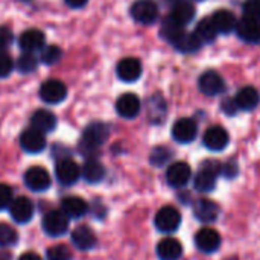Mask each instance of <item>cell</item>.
<instances>
[{
	"instance_id": "obj_1",
	"label": "cell",
	"mask_w": 260,
	"mask_h": 260,
	"mask_svg": "<svg viewBox=\"0 0 260 260\" xmlns=\"http://www.w3.org/2000/svg\"><path fill=\"white\" fill-rule=\"evenodd\" d=\"M108 126L102 122H93L90 123L84 133H82V137H81V151L82 154H90V152H94L98 151L104 143L105 140L108 139Z\"/></svg>"
},
{
	"instance_id": "obj_2",
	"label": "cell",
	"mask_w": 260,
	"mask_h": 260,
	"mask_svg": "<svg viewBox=\"0 0 260 260\" xmlns=\"http://www.w3.org/2000/svg\"><path fill=\"white\" fill-rule=\"evenodd\" d=\"M221 174V165L216 161H206L198 171L193 180V186L198 192H212L216 186L218 175Z\"/></svg>"
},
{
	"instance_id": "obj_3",
	"label": "cell",
	"mask_w": 260,
	"mask_h": 260,
	"mask_svg": "<svg viewBox=\"0 0 260 260\" xmlns=\"http://www.w3.org/2000/svg\"><path fill=\"white\" fill-rule=\"evenodd\" d=\"M131 17L140 24H154L158 18V6L154 0H136L131 6Z\"/></svg>"
},
{
	"instance_id": "obj_4",
	"label": "cell",
	"mask_w": 260,
	"mask_h": 260,
	"mask_svg": "<svg viewBox=\"0 0 260 260\" xmlns=\"http://www.w3.org/2000/svg\"><path fill=\"white\" fill-rule=\"evenodd\" d=\"M154 224L163 233H174L181 224V213L174 206H165L157 212Z\"/></svg>"
},
{
	"instance_id": "obj_5",
	"label": "cell",
	"mask_w": 260,
	"mask_h": 260,
	"mask_svg": "<svg viewBox=\"0 0 260 260\" xmlns=\"http://www.w3.org/2000/svg\"><path fill=\"white\" fill-rule=\"evenodd\" d=\"M69 229V218L64 215L62 210H52L44 215L43 218V230L46 235L52 238L62 236Z\"/></svg>"
},
{
	"instance_id": "obj_6",
	"label": "cell",
	"mask_w": 260,
	"mask_h": 260,
	"mask_svg": "<svg viewBox=\"0 0 260 260\" xmlns=\"http://www.w3.org/2000/svg\"><path fill=\"white\" fill-rule=\"evenodd\" d=\"M55 175H56V180L62 186H72V184H75L79 180L81 168L72 158L64 157V158L58 160V163L55 166Z\"/></svg>"
},
{
	"instance_id": "obj_7",
	"label": "cell",
	"mask_w": 260,
	"mask_h": 260,
	"mask_svg": "<svg viewBox=\"0 0 260 260\" xmlns=\"http://www.w3.org/2000/svg\"><path fill=\"white\" fill-rule=\"evenodd\" d=\"M24 184L34 192H44L50 187V175L41 166H32L24 172Z\"/></svg>"
},
{
	"instance_id": "obj_8",
	"label": "cell",
	"mask_w": 260,
	"mask_h": 260,
	"mask_svg": "<svg viewBox=\"0 0 260 260\" xmlns=\"http://www.w3.org/2000/svg\"><path fill=\"white\" fill-rule=\"evenodd\" d=\"M198 87L201 90L203 94L206 96H218L222 94L225 90V82L222 79V76L215 72V70H209L206 73H203L198 79Z\"/></svg>"
},
{
	"instance_id": "obj_9",
	"label": "cell",
	"mask_w": 260,
	"mask_h": 260,
	"mask_svg": "<svg viewBox=\"0 0 260 260\" xmlns=\"http://www.w3.org/2000/svg\"><path fill=\"white\" fill-rule=\"evenodd\" d=\"M230 142V136L227 133V129H224L222 126L219 125H215V126H210L204 136H203V143L207 149L213 151V152H219V151H224L227 148Z\"/></svg>"
},
{
	"instance_id": "obj_10",
	"label": "cell",
	"mask_w": 260,
	"mask_h": 260,
	"mask_svg": "<svg viewBox=\"0 0 260 260\" xmlns=\"http://www.w3.org/2000/svg\"><path fill=\"white\" fill-rule=\"evenodd\" d=\"M67 88L66 85L58 79H47L40 87V98L47 104H59L66 99Z\"/></svg>"
},
{
	"instance_id": "obj_11",
	"label": "cell",
	"mask_w": 260,
	"mask_h": 260,
	"mask_svg": "<svg viewBox=\"0 0 260 260\" xmlns=\"http://www.w3.org/2000/svg\"><path fill=\"white\" fill-rule=\"evenodd\" d=\"M192 177L190 166L184 161H177L171 165L166 171V181L171 187L174 189H181L184 187Z\"/></svg>"
},
{
	"instance_id": "obj_12",
	"label": "cell",
	"mask_w": 260,
	"mask_h": 260,
	"mask_svg": "<svg viewBox=\"0 0 260 260\" xmlns=\"http://www.w3.org/2000/svg\"><path fill=\"white\" fill-rule=\"evenodd\" d=\"M198 126L193 119L183 117L178 119L172 126V137L178 143H190L197 139Z\"/></svg>"
},
{
	"instance_id": "obj_13",
	"label": "cell",
	"mask_w": 260,
	"mask_h": 260,
	"mask_svg": "<svg viewBox=\"0 0 260 260\" xmlns=\"http://www.w3.org/2000/svg\"><path fill=\"white\" fill-rule=\"evenodd\" d=\"M20 146L23 151L27 154H38L46 148V137L44 133L35 129V128H27L21 133L20 136Z\"/></svg>"
},
{
	"instance_id": "obj_14",
	"label": "cell",
	"mask_w": 260,
	"mask_h": 260,
	"mask_svg": "<svg viewBox=\"0 0 260 260\" xmlns=\"http://www.w3.org/2000/svg\"><path fill=\"white\" fill-rule=\"evenodd\" d=\"M195 245L203 253H215L221 247V236L215 229L204 227L195 235Z\"/></svg>"
},
{
	"instance_id": "obj_15",
	"label": "cell",
	"mask_w": 260,
	"mask_h": 260,
	"mask_svg": "<svg viewBox=\"0 0 260 260\" xmlns=\"http://www.w3.org/2000/svg\"><path fill=\"white\" fill-rule=\"evenodd\" d=\"M9 215L11 218L18 222V224H26L32 219L34 216V204L29 198L26 197H18L12 200L9 206Z\"/></svg>"
},
{
	"instance_id": "obj_16",
	"label": "cell",
	"mask_w": 260,
	"mask_h": 260,
	"mask_svg": "<svg viewBox=\"0 0 260 260\" xmlns=\"http://www.w3.org/2000/svg\"><path fill=\"white\" fill-rule=\"evenodd\" d=\"M142 70H143V67H142L140 59L131 58V56L120 59L117 67H116L117 76L123 82H134V81H137L142 76Z\"/></svg>"
},
{
	"instance_id": "obj_17",
	"label": "cell",
	"mask_w": 260,
	"mask_h": 260,
	"mask_svg": "<svg viewBox=\"0 0 260 260\" xmlns=\"http://www.w3.org/2000/svg\"><path fill=\"white\" fill-rule=\"evenodd\" d=\"M140 99L134 93H125L122 94L116 102V111L123 119H134L140 113Z\"/></svg>"
},
{
	"instance_id": "obj_18",
	"label": "cell",
	"mask_w": 260,
	"mask_h": 260,
	"mask_svg": "<svg viewBox=\"0 0 260 260\" xmlns=\"http://www.w3.org/2000/svg\"><path fill=\"white\" fill-rule=\"evenodd\" d=\"M236 32L247 43H260V20L244 15L236 24Z\"/></svg>"
},
{
	"instance_id": "obj_19",
	"label": "cell",
	"mask_w": 260,
	"mask_h": 260,
	"mask_svg": "<svg viewBox=\"0 0 260 260\" xmlns=\"http://www.w3.org/2000/svg\"><path fill=\"white\" fill-rule=\"evenodd\" d=\"M193 215L201 222H213L219 216V206L207 198L197 200L193 203Z\"/></svg>"
},
{
	"instance_id": "obj_20",
	"label": "cell",
	"mask_w": 260,
	"mask_h": 260,
	"mask_svg": "<svg viewBox=\"0 0 260 260\" xmlns=\"http://www.w3.org/2000/svg\"><path fill=\"white\" fill-rule=\"evenodd\" d=\"M46 38L44 34L40 29H26L18 40V44L23 52H30L35 53L37 50H41L44 47Z\"/></svg>"
},
{
	"instance_id": "obj_21",
	"label": "cell",
	"mask_w": 260,
	"mask_h": 260,
	"mask_svg": "<svg viewBox=\"0 0 260 260\" xmlns=\"http://www.w3.org/2000/svg\"><path fill=\"white\" fill-rule=\"evenodd\" d=\"M72 242H73V245L78 250H81V251H90L96 245L98 239H96L94 232L90 227H87V225H78L72 232Z\"/></svg>"
},
{
	"instance_id": "obj_22",
	"label": "cell",
	"mask_w": 260,
	"mask_h": 260,
	"mask_svg": "<svg viewBox=\"0 0 260 260\" xmlns=\"http://www.w3.org/2000/svg\"><path fill=\"white\" fill-rule=\"evenodd\" d=\"M61 210L69 219H79L88 212V204L81 197H66L61 203Z\"/></svg>"
},
{
	"instance_id": "obj_23",
	"label": "cell",
	"mask_w": 260,
	"mask_h": 260,
	"mask_svg": "<svg viewBox=\"0 0 260 260\" xmlns=\"http://www.w3.org/2000/svg\"><path fill=\"white\" fill-rule=\"evenodd\" d=\"M183 254V245L175 238H165L157 245V256L160 260H178Z\"/></svg>"
},
{
	"instance_id": "obj_24",
	"label": "cell",
	"mask_w": 260,
	"mask_h": 260,
	"mask_svg": "<svg viewBox=\"0 0 260 260\" xmlns=\"http://www.w3.org/2000/svg\"><path fill=\"white\" fill-rule=\"evenodd\" d=\"M233 99H235V102H236V105H238L239 110L253 111V110L259 105L260 94L254 87L247 85V87H242V88L236 93V96H235Z\"/></svg>"
},
{
	"instance_id": "obj_25",
	"label": "cell",
	"mask_w": 260,
	"mask_h": 260,
	"mask_svg": "<svg viewBox=\"0 0 260 260\" xmlns=\"http://www.w3.org/2000/svg\"><path fill=\"white\" fill-rule=\"evenodd\" d=\"M30 123L32 128L46 134V133H52L56 128V117L49 110H37L30 116Z\"/></svg>"
},
{
	"instance_id": "obj_26",
	"label": "cell",
	"mask_w": 260,
	"mask_h": 260,
	"mask_svg": "<svg viewBox=\"0 0 260 260\" xmlns=\"http://www.w3.org/2000/svg\"><path fill=\"white\" fill-rule=\"evenodd\" d=\"M212 20L218 29L219 34H232L233 30H236V24H238V20L236 17L227 11V9H219L216 11L213 15H212Z\"/></svg>"
},
{
	"instance_id": "obj_27",
	"label": "cell",
	"mask_w": 260,
	"mask_h": 260,
	"mask_svg": "<svg viewBox=\"0 0 260 260\" xmlns=\"http://www.w3.org/2000/svg\"><path fill=\"white\" fill-rule=\"evenodd\" d=\"M81 175L84 177V180L90 184H96L101 183L105 177V168L101 161L90 158L85 161V165L81 169Z\"/></svg>"
},
{
	"instance_id": "obj_28",
	"label": "cell",
	"mask_w": 260,
	"mask_h": 260,
	"mask_svg": "<svg viewBox=\"0 0 260 260\" xmlns=\"http://www.w3.org/2000/svg\"><path fill=\"white\" fill-rule=\"evenodd\" d=\"M197 38L201 41V44H209V43H213L216 40V35L219 34L212 17H204L195 27V32Z\"/></svg>"
},
{
	"instance_id": "obj_29",
	"label": "cell",
	"mask_w": 260,
	"mask_h": 260,
	"mask_svg": "<svg viewBox=\"0 0 260 260\" xmlns=\"http://www.w3.org/2000/svg\"><path fill=\"white\" fill-rule=\"evenodd\" d=\"M171 44L177 50H180L183 53H193V52H197L203 46L195 34H190V32H186V30H183Z\"/></svg>"
},
{
	"instance_id": "obj_30",
	"label": "cell",
	"mask_w": 260,
	"mask_h": 260,
	"mask_svg": "<svg viewBox=\"0 0 260 260\" xmlns=\"http://www.w3.org/2000/svg\"><path fill=\"white\" fill-rule=\"evenodd\" d=\"M171 17L174 20H177L180 24H187L189 21H192V18L195 17V6L187 2V0H181L177 5L172 6V12Z\"/></svg>"
},
{
	"instance_id": "obj_31",
	"label": "cell",
	"mask_w": 260,
	"mask_h": 260,
	"mask_svg": "<svg viewBox=\"0 0 260 260\" xmlns=\"http://www.w3.org/2000/svg\"><path fill=\"white\" fill-rule=\"evenodd\" d=\"M184 30V26L180 24L177 20H174L171 15L165 18L163 24H161V35L163 38H166L169 43H172L181 32Z\"/></svg>"
},
{
	"instance_id": "obj_32",
	"label": "cell",
	"mask_w": 260,
	"mask_h": 260,
	"mask_svg": "<svg viewBox=\"0 0 260 260\" xmlns=\"http://www.w3.org/2000/svg\"><path fill=\"white\" fill-rule=\"evenodd\" d=\"M15 67H17V70H18L20 73H24V75L32 73V72L38 67V58H37L34 53H30V52H24V53L17 59Z\"/></svg>"
},
{
	"instance_id": "obj_33",
	"label": "cell",
	"mask_w": 260,
	"mask_h": 260,
	"mask_svg": "<svg viewBox=\"0 0 260 260\" xmlns=\"http://www.w3.org/2000/svg\"><path fill=\"white\" fill-rule=\"evenodd\" d=\"M62 56V50L55 46V44H50V46H44L41 49V55H40V59L41 62L47 64V66H53L56 64Z\"/></svg>"
},
{
	"instance_id": "obj_34",
	"label": "cell",
	"mask_w": 260,
	"mask_h": 260,
	"mask_svg": "<svg viewBox=\"0 0 260 260\" xmlns=\"http://www.w3.org/2000/svg\"><path fill=\"white\" fill-rule=\"evenodd\" d=\"M18 235L15 232L14 227L8 225V224H0V247H11L17 242Z\"/></svg>"
},
{
	"instance_id": "obj_35",
	"label": "cell",
	"mask_w": 260,
	"mask_h": 260,
	"mask_svg": "<svg viewBox=\"0 0 260 260\" xmlns=\"http://www.w3.org/2000/svg\"><path fill=\"white\" fill-rule=\"evenodd\" d=\"M47 260H72V251L66 245L50 247L46 253Z\"/></svg>"
},
{
	"instance_id": "obj_36",
	"label": "cell",
	"mask_w": 260,
	"mask_h": 260,
	"mask_svg": "<svg viewBox=\"0 0 260 260\" xmlns=\"http://www.w3.org/2000/svg\"><path fill=\"white\" fill-rule=\"evenodd\" d=\"M171 158V151L168 148L158 146L151 152V163L154 166H163Z\"/></svg>"
},
{
	"instance_id": "obj_37",
	"label": "cell",
	"mask_w": 260,
	"mask_h": 260,
	"mask_svg": "<svg viewBox=\"0 0 260 260\" xmlns=\"http://www.w3.org/2000/svg\"><path fill=\"white\" fill-rule=\"evenodd\" d=\"M148 104H149V108H152V111H151L152 120H154V117H155V113H158V117H160V119L165 116V113H166V104H165V99H163V98L154 96L152 99H149Z\"/></svg>"
},
{
	"instance_id": "obj_38",
	"label": "cell",
	"mask_w": 260,
	"mask_h": 260,
	"mask_svg": "<svg viewBox=\"0 0 260 260\" xmlns=\"http://www.w3.org/2000/svg\"><path fill=\"white\" fill-rule=\"evenodd\" d=\"M14 69V61L6 52H0V78H6L11 75Z\"/></svg>"
},
{
	"instance_id": "obj_39",
	"label": "cell",
	"mask_w": 260,
	"mask_h": 260,
	"mask_svg": "<svg viewBox=\"0 0 260 260\" xmlns=\"http://www.w3.org/2000/svg\"><path fill=\"white\" fill-rule=\"evenodd\" d=\"M12 200V189L8 184L0 183V210L9 209Z\"/></svg>"
},
{
	"instance_id": "obj_40",
	"label": "cell",
	"mask_w": 260,
	"mask_h": 260,
	"mask_svg": "<svg viewBox=\"0 0 260 260\" xmlns=\"http://www.w3.org/2000/svg\"><path fill=\"white\" fill-rule=\"evenodd\" d=\"M244 12L247 17L260 20V0H247L244 3Z\"/></svg>"
},
{
	"instance_id": "obj_41",
	"label": "cell",
	"mask_w": 260,
	"mask_h": 260,
	"mask_svg": "<svg viewBox=\"0 0 260 260\" xmlns=\"http://www.w3.org/2000/svg\"><path fill=\"white\" fill-rule=\"evenodd\" d=\"M12 38H14L12 30L6 26H0V52H5L6 47L11 46Z\"/></svg>"
},
{
	"instance_id": "obj_42",
	"label": "cell",
	"mask_w": 260,
	"mask_h": 260,
	"mask_svg": "<svg viewBox=\"0 0 260 260\" xmlns=\"http://www.w3.org/2000/svg\"><path fill=\"white\" fill-rule=\"evenodd\" d=\"M221 174H224L227 178H233V177H236V174H238V165H236V163H233V161L225 163L224 166H221Z\"/></svg>"
},
{
	"instance_id": "obj_43",
	"label": "cell",
	"mask_w": 260,
	"mask_h": 260,
	"mask_svg": "<svg viewBox=\"0 0 260 260\" xmlns=\"http://www.w3.org/2000/svg\"><path fill=\"white\" fill-rule=\"evenodd\" d=\"M238 110H239V108H238L235 99H227V101L222 102V111H225L227 114H235Z\"/></svg>"
},
{
	"instance_id": "obj_44",
	"label": "cell",
	"mask_w": 260,
	"mask_h": 260,
	"mask_svg": "<svg viewBox=\"0 0 260 260\" xmlns=\"http://www.w3.org/2000/svg\"><path fill=\"white\" fill-rule=\"evenodd\" d=\"M64 2L67 3V6L75 8V9H79V8H84L88 0H64Z\"/></svg>"
},
{
	"instance_id": "obj_45",
	"label": "cell",
	"mask_w": 260,
	"mask_h": 260,
	"mask_svg": "<svg viewBox=\"0 0 260 260\" xmlns=\"http://www.w3.org/2000/svg\"><path fill=\"white\" fill-rule=\"evenodd\" d=\"M18 260H43L37 253H32V251H29V253H24V254H21Z\"/></svg>"
},
{
	"instance_id": "obj_46",
	"label": "cell",
	"mask_w": 260,
	"mask_h": 260,
	"mask_svg": "<svg viewBox=\"0 0 260 260\" xmlns=\"http://www.w3.org/2000/svg\"><path fill=\"white\" fill-rule=\"evenodd\" d=\"M166 2H168L169 5H172V6H174V5H177L178 2H181V0H166Z\"/></svg>"
},
{
	"instance_id": "obj_47",
	"label": "cell",
	"mask_w": 260,
	"mask_h": 260,
	"mask_svg": "<svg viewBox=\"0 0 260 260\" xmlns=\"http://www.w3.org/2000/svg\"><path fill=\"white\" fill-rule=\"evenodd\" d=\"M0 260H9V257H8V256H2V257H0Z\"/></svg>"
},
{
	"instance_id": "obj_48",
	"label": "cell",
	"mask_w": 260,
	"mask_h": 260,
	"mask_svg": "<svg viewBox=\"0 0 260 260\" xmlns=\"http://www.w3.org/2000/svg\"><path fill=\"white\" fill-rule=\"evenodd\" d=\"M20 2H29V0H20Z\"/></svg>"
},
{
	"instance_id": "obj_49",
	"label": "cell",
	"mask_w": 260,
	"mask_h": 260,
	"mask_svg": "<svg viewBox=\"0 0 260 260\" xmlns=\"http://www.w3.org/2000/svg\"><path fill=\"white\" fill-rule=\"evenodd\" d=\"M200 2H201V0H200Z\"/></svg>"
}]
</instances>
